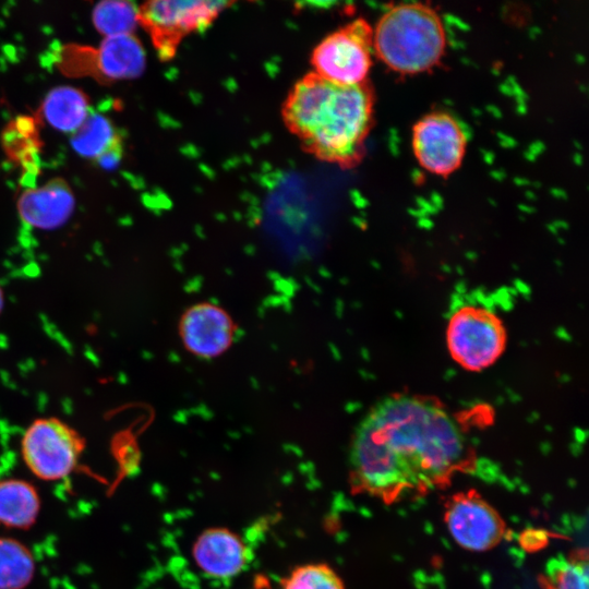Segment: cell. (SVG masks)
Wrapping results in <instances>:
<instances>
[{
	"instance_id": "14",
	"label": "cell",
	"mask_w": 589,
	"mask_h": 589,
	"mask_svg": "<svg viewBox=\"0 0 589 589\" xmlns=\"http://www.w3.org/2000/svg\"><path fill=\"white\" fill-rule=\"evenodd\" d=\"M40 125L35 113L20 115L8 122L0 137L5 156L31 176H36L39 170V154L44 146Z\"/></svg>"
},
{
	"instance_id": "12",
	"label": "cell",
	"mask_w": 589,
	"mask_h": 589,
	"mask_svg": "<svg viewBox=\"0 0 589 589\" xmlns=\"http://www.w3.org/2000/svg\"><path fill=\"white\" fill-rule=\"evenodd\" d=\"M180 334L191 352L202 358H212L230 346L233 328L229 315L223 309L203 303L184 313L180 322Z\"/></svg>"
},
{
	"instance_id": "16",
	"label": "cell",
	"mask_w": 589,
	"mask_h": 589,
	"mask_svg": "<svg viewBox=\"0 0 589 589\" xmlns=\"http://www.w3.org/2000/svg\"><path fill=\"white\" fill-rule=\"evenodd\" d=\"M40 507L34 484L19 478L0 479V527L29 529L37 521Z\"/></svg>"
},
{
	"instance_id": "10",
	"label": "cell",
	"mask_w": 589,
	"mask_h": 589,
	"mask_svg": "<svg viewBox=\"0 0 589 589\" xmlns=\"http://www.w3.org/2000/svg\"><path fill=\"white\" fill-rule=\"evenodd\" d=\"M145 51L133 34L104 37L97 49L82 46L81 75L99 83L140 76L145 68Z\"/></svg>"
},
{
	"instance_id": "11",
	"label": "cell",
	"mask_w": 589,
	"mask_h": 589,
	"mask_svg": "<svg viewBox=\"0 0 589 589\" xmlns=\"http://www.w3.org/2000/svg\"><path fill=\"white\" fill-rule=\"evenodd\" d=\"M74 208L73 191L63 178H52L41 187L26 188L16 201L21 220L39 230L62 227L72 216Z\"/></svg>"
},
{
	"instance_id": "20",
	"label": "cell",
	"mask_w": 589,
	"mask_h": 589,
	"mask_svg": "<svg viewBox=\"0 0 589 589\" xmlns=\"http://www.w3.org/2000/svg\"><path fill=\"white\" fill-rule=\"evenodd\" d=\"M544 585L545 589H589L587 557H553L545 566Z\"/></svg>"
},
{
	"instance_id": "18",
	"label": "cell",
	"mask_w": 589,
	"mask_h": 589,
	"mask_svg": "<svg viewBox=\"0 0 589 589\" xmlns=\"http://www.w3.org/2000/svg\"><path fill=\"white\" fill-rule=\"evenodd\" d=\"M72 148L89 159H97L122 140L113 123L101 113H89L81 127L71 134Z\"/></svg>"
},
{
	"instance_id": "1",
	"label": "cell",
	"mask_w": 589,
	"mask_h": 589,
	"mask_svg": "<svg viewBox=\"0 0 589 589\" xmlns=\"http://www.w3.org/2000/svg\"><path fill=\"white\" fill-rule=\"evenodd\" d=\"M470 462L454 418L440 402L414 395L373 406L350 446L352 488L385 503L444 486Z\"/></svg>"
},
{
	"instance_id": "13",
	"label": "cell",
	"mask_w": 589,
	"mask_h": 589,
	"mask_svg": "<svg viewBox=\"0 0 589 589\" xmlns=\"http://www.w3.org/2000/svg\"><path fill=\"white\" fill-rule=\"evenodd\" d=\"M192 553L199 568L207 576L217 578L239 574L248 558L241 538L226 528H211L202 532Z\"/></svg>"
},
{
	"instance_id": "19",
	"label": "cell",
	"mask_w": 589,
	"mask_h": 589,
	"mask_svg": "<svg viewBox=\"0 0 589 589\" xmlns=\"http://www.w3.org/2000/svg\"><path fill=\"white\" fill-rule=\"evenodd\" d=\"M92 21L105 37L133 34L139 25L137 7L130 1H101L95 5Z\"/></svg>"
},
{
	"instance_id": "23",
	"label": "cell",
	"mask_w": 589,
	"mask_h": 589,
	"mask_svg": "<svg viewBox=\"0 0 589 589\" xmlns=\"http://www.w3.org/2000/svg\"><path fill=\"white\" fill-rule=\"evenodd\" d=\"M5 305V297L2 286L0 285V315L4 309Z\"/></svg>"
},
{
	"instance_id": "15",
	"label": "cell",
	"mask_w": 589,
	"mask_h": 589,
	"mask_svg": "<svg viewBox=\"0 0 589 589\" xmlns=\"http://www.w3.org/2000/svg\"><path fill=\"white\" fill-rule=\"evenodd\" d=\"M91 113L88 95L73 86H58L48 92L35 113L53 129L75 132Z\"/></svg>"
},
{
	"instance_id": "3",
	"label": "cell",
	"mask_w": 589,
	"mask_h": 589,
	"mask_svg": "<svg viewBox=\"0 0 589 589\" xmlns=\"http://www.w3.org/2000/svg\"><path fill=\"white\" fill-rule=\"evenodd\" d=\"M446 46L436 11L423 3H401L387 10L373 31V49L392 70L414 74L433 68Z\"/></svg>"
},
{
	"instance_id": "5",
	"label": "cell",
	"mask_w": 589,
	"mask_h": 589,
	"mask_svg": "<svg viewBox=\"0 0 589 589\" xmlns=\"http://www.w3.org/2000/svg\"><path fill=\"white\" fill-rule=\"evenodd\" d=\"M450 358L462 369L480 372L504 353L507 332L503 321L480 305H462L454 311L446 327Z\"/></svg>"
},
{
	"instance_id": "8",
	"label": "cell",
	"mask_w": 589,
	"mask_h": 589,
	"mask_svg": "<svg viewBox=\"0 0 589 589\" xmlns=\"http://www.w3.org/2000/svg\"><path fill=\"white\" fill-rule=\"evenodd\" d=\"M444 521L453 540L472 552L495 548L506 532V525L498 512L474 490L449 497Z\"/></svg>"
},
{
	"instance_id": "7",
	"label": "cell",
	"mask_w": 589,
	"mask_h": 589,
	"mask_svg": "<svg viewBox=\"0 0 589 589\" xmlns=\"http://www.w3.org/2000/svg\"><path fill=\"white\" fill-rule=\"evenodd\" d=\"M373 29L357 19L327 35L314 48L311 63L314 73L341 85L366 82L372 64Z\"/></svg>"
},
{
	"instance_id": "6",
	"label": "cell",
	"mask_w": 589,
	"mask_h": 589,
	"mask_svg": "<svg viewBox=\"0 0 589 589\" xmlns=\"http://www.w3.org/2000/svg\"><path fill=\"white\" fill-rule=\"evenodd\" d=\"M231 3L223 1H148L137 8V21L164 61L171 59L184 37L201 32Z\"/></svg>"
},
{
	"instance_id": "4",
	"label": "cell",
	"mask_w": 589,
	"mask_h": 589,
	"mask_svg": "<svg viewBox=\"0 0 589 589\" xmlns=\"http://www.w3.org/2000/svg\"><path fill=\"white\" fill-rule=\"evenodd\" d=\"M84 436L57 417H40L25 429L21 456L28 470L43 481L68 478L85 450Z\"/></svg>"
},
{
	"instance_id": "22",
	"label": "cell",
	"mask_w": 589,
	"mask_h": 589,
	"mask_svg": "<svg viewBox=\"0 0 589 589\" xmlns=\"http://www.w3.org/2000/svg\"><path fill=\"white\" fill-rule=\"evenodd\" d=\"M121 157H122V143L106 151L97 159H95V161L101 168L113 169L116 166H118Z\"/></svg>"
},
{
	"instance_id": "9",
	"label": "cell",
	"mask_w": 589,
	"mask_h": 589,
	"mask_svg": "<svg viewBox=\"0 0 589 589\" xmlns=\"http://www.w3.org/2000/svg\"><path fill=\"white\" fill-rule=\"evenodd\" d=\"M412 147L424 169L434 175L448 176L461 165L466 136L452 116L433 112L413 127Z\"/></svg>"
},
{
	"instance_id": "2",
	"label": "cell",
	"mask_w": 589,
	"mask_h": 589,
	"mask_svg": "<svg viewBox=\"0 0 589 589\" xmlns=\"http://www.w3.org/2000/svg\"><path fill=\"white\" fill-rule=\"evenodd\" d=\"M374 95L368 82L341 85L311 72L283 105L287 129L304 151L342 168L360 163L371 130Z\"/></svg>"
},
{
	"instance_id": "17",
	"label": "cell",
	"mask_w": 589,
	"mask_h": 589,
	"mask_svg": "<svg viewBox=\"0 0 589 589\" xmlns=\"http://www.w3.org/2000/svg\"><path fill=\"white\" fill-rule=\"evenodd\" d=\"M31 550L21 541L0 537V589H25L35 576Z\"/></svg>"
},
{
	"instance_id": "21",
	"label": "cell",
	"mask_w": 589,
	"mask_h": 589,
	"mask_svg": "<svg viewBox=\"0 0 589 589\" xmlns=\"http://www.w3.org/2000/svg\"><path fill=\"white\" fill-rule=\"evenodd\" d=\"M280 589H345L342 579L325 563H309L293 568Z\"/></svg>"
}]
</instances>
